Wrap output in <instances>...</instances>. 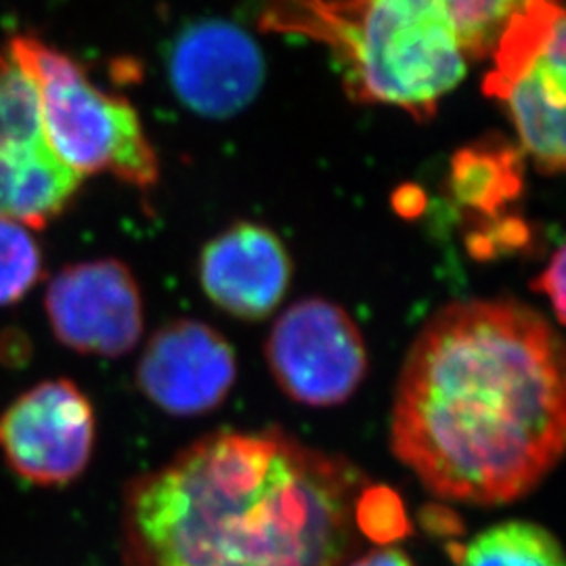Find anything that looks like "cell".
<instances>
[{"label": "cell", "mask_w": 566, "mask_h": 566, "mask_svg": "<svg viewBox=\"0 0 566 566\" xmlns=\"http://www.w3.org/2000/svg\"><path fill=\"white\" fill-rule=\"evenodd\" d=\"M565 269V248H558L556 254L552 256L549 264L542 271V275L535 277L533 283H531V287H533L535 292L546 294L547 298L552 301L556 319H558L560 324L565 322L566 313Z\"/></svg>", "instance_id": "cell-18"}, {"label": "cell", "mask_w": 566, "mask_h": 566, "mask_svg": "<svg viewBox=\"0 0 566 566\" xmlns=\"http://www.w3.org/2000/svg\"><path fill=\"white\" fill-rule=\"evenodd\" d=\"M434 9L453 30L468 60L493 53L507 21L531 0H418Z\"/></svg>", "instance_id": "cell-15"}, {"label": "cell", "mask_w": 566, "mask_h": 566, "mask_svg": "<svg viewBox=\"0 0 566 566\" xmlns=\"http://www.w3.org/2000/svg\"><path fill=\"white\" fill-rule=\"evenodd\" d=\"M264 357L283 392L311 407L340 405L367 374L359 325L340 304L304 298L275 322Z\"/></svg>", "instance_id": "cell-6"}, {"label": "cell", "mask_w": 566, "mask_h": 566, "mask_svg": "<svg viewBox=\"0 0 566 566\" xmlns=\"http://www.w3.org/2000/svg\"><path fill=\"white\" fill-rule=\"evenodd\" d=\"M170 82L191 112L227 118L256 97L264 61L256 42L227 21H200L187 28L170 53Z\"/></svg>", "instance_id": "cell-11"}, {"label": "cell", "mask_w": 566, "mask_h": 566, "mask_svg": "<svg viewBox=\"0 0 566 566\" xmlns=\"http://www.w3.org/2000/svg\"><path fill=\"white\" fill-rule=\"evenodd\" d=\"M264 32L325 44L353 102L392 105L428 120L465 76L453 30L418 0H266Z\"/></svg>", "instance_id": "cell-3"}, {"label": "cell", "mask_w": 566, "mask_h": 566, "mask_svg": "<svg viewBox=\"0 0 566 566\" xmlns=\"http://www.w3.org/2000/svg\"><path fill=\"white\" fill-rule=\"evenodd\" d=\"M200 282L208 298L240 319H263L292 282V259L266 227L238 223L203 248Z\"/></svg>", "instance_id": "cell-12"}, {"label": "cell", "mask_w": 566, "mask_h": 566, "mask_svg": "<svg viewBox=\"0 0 566 566\" xmlns=\"http://www.w3.org/2000/svg\"><path fill=\"white\" fill-rule=\"evenodd\" d=\"M565 353L546 319L510 301L453 303L405 359L390 447L437 497L504 506L558 464Z\"/></svg>", "instance_id": "cell-1"}, {"label": "cell", "mask_w": 566, "mask_h": 566, "mask_svg": "<svg viewBox=\"0 0 566 566\" xmlns=\"http://www.w3.org/2000/svg\"><path fill=\"white\" fill-rule=\"evenodd\" d=\"M523 185L521 156L510 147H468L453 160L451 187L460 202L493 214Z\"/></svg>", "instance_id": "cell-13"}, {"label": "cell", "mask_w": 566, "mask_h": 566, "mask_svg": "<svg viewBox=\"0 0 566 566\" xmlns=\"http://www.w3.org/2000/svg\"><path fill=\"white\" fill-rule=\"evenodd\" d=\"M44 304L57 340L82 355L120 357L142 338V292L118 261L61 269Z\"/></svg>", "instance_id": "cell-9"}, {"label": "cell", "mask_w": 566, "mask_h": 566, "mask_svg": "<svg viewBox=\"0 0 566 566\" xmlns=\"http://www.w3.org/2000/svg\"><path fill=\"white\" fill-rule=\"evenodd\" d=\"M348 566H416L413 560L397 547H380L361 556Z\"/></svg>", "instance_id": "cell-19"}, {"label": "cell", "mask_w": 566, "mask_h": 566, "mask_svg": "<svg viewBox=\"0 0 566 566\" xmlns=\"http://www.w3.org/2000/svg\"><path fill=\"white\" fill-rule=\"evenodd\" d=\"M7 51L34 84L42 130L63 166L81 175L109 172L139 189L158 182V156L137 109L91 81L78 61L32 36H13Z\"/></svg>", "instance_id": "cell-4"}, {"label": "cell", "mask_w": 566, "mask_h": 566, "mask_svg": "<svg viewBox=\"0 0 566 566\" xmlns=\"http://www.w3.org/2000/svg\"><path fill=\"white\" fill-rule=\"evenodd\" d=\"M95 411L70 380H46L0 413V449L21 479L67 485L91 462Z\"/></svg>", "instance_id": "cell-8"}, {"label": "cell", "mask_w": 566, "mask_h": 566, "mask_svg": "<svg viewBox=\"0 0 566 566\" xmlns=\"http://www.w3.org/2000/svg\"><path fill=\"white\" fill-rule=\"evenodd\" d=\"M565 34L560 0H531L507 21L483 84L486 97L506 105L523 147L546 175L565 166Z\"/></svg>", "instance_id": "cell-5"}, {"label": "cell", "mask_w": 566, "mask_h": 566, "mask_svg": "<svg viewBox=\"0 0 566 566\" xmlns=\"http://www.w3.org/2000/svg\"><path fill=\"white\" fill-rule=\"evenodd\" d=\"M355 525L380 544L399 539L409 531L401 500L385 486H365L355 506Z\"/></svg>", "instance_id": "cell-17"}, {"label": "cell", "mask_w": 566, "mask_h": 566, "mask_svg": "<svg viewBox=\"0 0 566 566\" xmlns=\"http://www.w3.org/2000/svg\"><path fill=\"white\" fill-rule=\"evenodd\" d=\"M238 378L233 346L202 322L177 319L160 327L137 367L143 395L179 418L202 416L223 403Z\"/></svg>", "instance_id": "cell-10"}, {"label": "cell", "mask_w": 566, "mask_h": 566, "mask_svg": "<svg viewBox=\"0 0 566 566\" xmlns=\"http://www.w3.org/2000/svg\"><path fill=\"white\" fill-rule=\"evenodd\" d=\"M458 566H565L563 547L546 526L507 521L481 531L455 554Z\"/></svg>", "instance_id": "cell-14"}, {"label": "cell", "mask_w": 566, "mask_h": 566, "mask_svg": "<svg viewBox=\"0 0 566 566\" xmlns=\"http://www.w3.org/2000/svg\"><path fill=\"white\" fill-rule=\"evenodd\" d=\"M82 181L44 139L34 84L0 51V219L42 229L63 214Z\"/></svg>", "instance_id": "cell-7"}, {"label": "cell", "mask_w": 566, "mask_h": 566, "mask_svg": "<svg viewBox=\"0 0 566 566\" xmlns=\"http://www.w3.org/2000/svg\"><path fill=\"white\" fill-rule=\"evenodd\" d=\"M41 277V248L30 229L0 219V306L20 303Z\"/></svg>", "instance_id": "cell-16"}, {"label": "cell", "mask_w": 566, "mask_h": 566, "mask_svg": "<svg viewBox=\"0 0 566 566\" xmlns=\"http://www.w3.org/2000/svg\"><path fill=\"white\" fill-rule=\"evenodd\" d=\"M367 483L282 430H219L124 500L128 566H344Z\"/></svg>", "instance_id": "cell-2"}]
</instances>
